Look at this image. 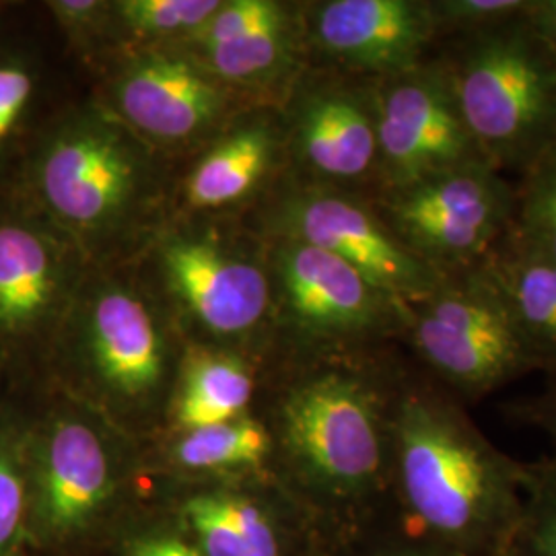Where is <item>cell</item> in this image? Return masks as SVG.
I'll return each instance as SVG.
<instances>
[{"mask_svg": "<svg viewBox=\"0 0 556 556\" xmlns=\"http://www.w3.org/2000/svg\"><path fill=\"white\" fill-rule=\"evenodd\" d=\"M381 349L301 357L277 406V450L328 555L396 521L392 410L404 363Z\"/></svg>", "mask_w": 556, "mask_h": 556, "instance_id": "cell-1", "label": "cell"}, {"mask_svg": "<svg viewBox=\"0 0 556 556\" xmlns=\"http://www.w3.org/2000/svg\"><path fill=\"white\" fill-rule=\"evenodd\" d=\"M523 462L501 452L468 408L404 363L392 410L397 526L466 556H507L523 511Z\"/></svg>", "mask_w": 556, "mask_h": 556, "instance_id": "cell-2", "label": "cell"}, {"mask_svg": "<svg viewBox=\"0 0 556 556\" xmlns=\"http://www.w3.org/2000/svg\"><path fill=\"white\" fill-rule=\"evenodd\" d=\"M147 142L112 110L83 108L56 124L29 165L41 217L87 252L116 248L149 215L157 176Z\"/></svg>", "mask_w": 556, "mask_h": 556, "instance_id": "cell-3", "label": "cell"}, {"mask_svg": "<svg viewBox=\"0 0 556 556\" xmlns=\"http://www.w3.org/2000/svg\"><path fill=\"white\" fill-rule=\"evenodd\" d=\"M435 54L482 157L497 172L521 176L555 144L556 56L530 25L528 11L439 41Z\"/></svg>", "mask_w": 556, "mask_h": 556, "instance_id": "cell-4", "label": "cell"}, {"mask_svg": "<svg viewBox=\"0 0 556 556\" xmlns=\"http://www.w3.org/2000/svg\"><path fill=\"white\" fill-rule=\"evenodd\" d=\"M415 365L466 408L530 374H542L491 270L482 264L439 278L408 303L400 338Z\"/></svg>", "mask_w": 556, "mask_h": 556, "instance_id": "cell-5", "label": "cell"}, {"mask_svg": "<svg viewBox=\"0 0 556 556\" xmlns=\"http://www.w3.org/2000/svg\"><path fill=\"white\" fill-rule=\"evenodd\" d=\"M83 383L118 417H142L165 394L172 369L167 324L140 289L116 278L80 282L62 321Z\"/></svg>", "mask_w": 556, "mask_h": 556, "instance_id": "cell-6", "label": "cell"}, {"mask_svg": "<svg viewBox=\"0 0 556 556\" xmlns=\"http://www.w3.org/2000/svg\"><path fill=\"white\" fill-rule=\"evenodd\" d=\"M270 273L275 309L299 357L381 349L406 330V301L314 245L278 238Z\"/></svg>", "mask_w": 556, "mask_h": 556, "instance_id": "cell-7", "label": "cell"}, {"mask_svg": "<svg viewBox=\"0 0 556 556\" xmlns=\"http://www.w3.org/2000/svg\"><path fill=\"white\" fill-rule=\"evenodd\" d=\"M381 217L439 277L472 268L507 238L516 184L489 163L443 172L376 197Z\"/></svg>", "mask_w": 556, "mask_h": 556, "instance_id": "cell-8", "label": "cell"}, {"mask_svg": "<svg viewBox=\"0 0 556 556\" xmlns=\"http://www.w3.org/2000/svg\"><path fill=\"white\" fill-rule=\"evenodd\" d=\"M378 80L309 66L289 96L285 126L295 179L376 199L379 179Z\"/></svg>", "mask_w": 556, "mask_h": 556, "instance_id": "cell-9", "label": "cell"}, {"mask_svg": "<svg viewBox=\"0 0 556 556\" xmlns=\"http://www.w3.org/2000/svg\"><path fill=\"white\" fill-rule=\"evenodd\" d=\"M273 220L277 238L337 256L406 303L427 298L441 278L397 238L371 197L293 179Z\"/></svg>", "mask_w": 556, "mask_h": 556, "instance_id": "cell-10", "label": "cell"}, {"mask_svg": "<svg viewBox=\"0 0 556 556\" xmlns=\"http://www.w3.org/2000/svg\"><path fill=\"white\" fill-rule=\"evenodd\" d=\"M122 484L118 447L108 429L77 410L50 418L29 445V519L46 544H66L91 532Z\"/></svg>", "mask_w": 556, "mask_h": 556, "instance_id": "cell-11", "label": "cell"}, {"mask_svg": "<svg viewBox=\"0 0 556 556\" xmlns=\"http://www.w3.org/2000/svg\"><path fill=\"white\" fill-rule=\"evenodd\" d=\"M379 194L482 157L438 54L376 83ZM491 165V163H489Z\"/></svg>", "mask_w": 556, "mask_h": 556, "instance_id": "cell-12", "label": "cell"}, {"mask_svg": "<svg viewBox=\"0 0 556 556\" xmlns=\"http://www.w3.org/2000/svg\"><path fill=\"white\" fill-rule=\"evenodd\" d=\"M160 273L179 309L211 337H248L273 314L270 266L215 233H169Z\"/></svg>", "mask_w": 556, "mask_h": 556, "instance_id": "cell-13", "label": "cell"}, {"mask_svg": "<svg viewBox=\"0 0 556 556\" xmlns=\"http://www.w3.org/2000/svg\"><path fill=\"white\" fill-rule=\"evenodd\" d=\"M303 13L309 62L358 79L406 73L438 48L429 0H321Z\"/></svg>", "mask_w": 556, "mask_h": 556, "instance_id": "cell-14", "label": "cell"}, {"mask_svg": "<svg viewBox=\"0 0 556 556\" xmlns=\"http://www.w3.org/2000/svg\"><path fill=\"white\" fill-rule=\"evenodd\" d=\"M227 85L186 52L147 50L128 60L112 87V110L140 139L186 144L211 132L229 110Z\"/></svg>", "mask_w": 556, "mask_h": 556, "instance_id": "cell-15", "label": "cell"}, {"mask_svg": "<svg viewBox=\"0 0 556 556\" xmlns=\"http://www.w3.org/2000/svg\"><path fill=\"white\" fill-rule=\"evenodd\" d=\"M73 248L48 220L0 215V344L21 346L62 326L80 287Z\"/></svg>", "mask_w": 556, "mask_h": 556, "instance_id": "cell-16", "label": "cell"}, {"mask_svg": "<svg viewBox=\"0 0 556 556\" xmlns=\"http://www.w3.org/2000/svg\"><path fill=\"white\" fill-rule=\"evenodd\" d=\"M179 532L202 556H289L291 530L277 511L238 489H204L179 503Z\"/></svg>", "mask_w": 556, "mask_h": 556, "instance_id": "cell-17", "label": "cell"}, {"mask_svg": "<svg viewBox=\"0 0 556 556\" xmlns=\"http://www.w3.org/2000/svg\"><path fill=\"white\" fill-rule=\"evenodd\" d=\"M287 151L285 128L260 118L220 137L186 179V200L192 208L217 211L248 199L270 178Z\"/></svg>", "mask_w": 556, "mask_h": 556, "instance_id": "cell-18", "label": "cell"}, {"mask_svg": "<svg viewBox=\"0 0 556 556\" xmlns=\"http://www.w3.org/2000/svg\"><path fill=\"white\" fill-rule=\"evenodd\" d=\"M491 270L542 374L556 371V264L519 248L509 233L489 256Z\"/></svg>", "mask_w": 556, "mask_h": 556, "instance_id": "cell-19", "label": "cell"}, {"mask_svg": "<svg viewBox=\"0 0 556 556\" xmlns=\"http://www.w3.org/2000/svg\"><path fill=\"white\" fill-rule=\"evenodd\" d=\"M254 376L245 361L225 351H199L184 363L174 417L179 431H192L245 417Z\"/></svg>", "mask_w": 556, "mask_h": 556, "instance_id": "cell-20", "label": "cell"}, {"mask_svg": "<svg viewBox=\"0 0 556 556\" xmlns=\"http://www.w3.org/2000/svg\"><path fill=\"white\" fill-rule=\"evenodd\" d=\"M275 450V433L264 422L245 415L181 431L169 456L188 475H227L264 466Z\"/></svg>", "mask_w": 556, "mask_h": 556, "instance_id": "cell-21", "label": "cell"}, {"mask_svg": "<svg viewBox=\"0 0 556 556\" xmlns=\"http://www.w3.org/2000/svg\"><path fill=\"white\" fill-rule=\"evenodd\" d=\"M509 238L556 264V142L519 176Z\"/></svg>", "mask_w": 556, "mask_h": 556, "instance_id": "cell-22", "label": "cell"}, {"mask_svg": "<svg viewBox=\"0 0 556 556\" xmlns=\"http://www.w3.org/2000/svg\"><path fill=\"white\" fill-rule=\"evenodd\" d=\"M523 511L507 556H556V459L523 462Z\"/></svg>", "mask_w": 556, "mask_h": 556, "instance_id": "cell-23", "label": "cell"}, {"mask_svg": "<svg viewBox=\"0 0 556 556\" xmlns=\"http://www.w3.org/2000/svg\"><path fill=\"white\" fill-rule=\"evenodd\" d=\"M220 7V0H124L112 4L119 25L139 38L186 40Z\"/></svg>", "mask_w": 556, "mask_h": 556, "instance_id": "cell-24", "label": "cell"}, {"mask_svg": "<svg viewBox=\"0 0 556 556\" xmlns=\"http://www.w3.org/2000/svg\"><path fill=\"white\" fill-rule=\"evenodd\" d=\"M29 519V445L0 431V556L20 542Z\"/></svg>", "mask_w": 556, "mask_h": 556, "instance_id": "cell-25", "label": "cell"}, {"mask_svg": "<svg viewBox=\"0 0 556 556\" xmlns=\"http://www.w3.org/2000/svg\"><path fill=\"white\" fill-rule=\"evenodd\" d=\"M40 93V73L23 54H0V160L9 155L34 114Z\"/></svg>", "mask_w": 556, "mask_h": 556, "instance_id": "cell-26", "label": "cell"}, {"mask_svg": "<svg viewBox=\"0 0 556 556\" xmlns=\"http://www.w3.org/2000/svg\"><path fill=\"white\" fill-rule=\"evenodd\" d=\"M298 7L275 0H231L220 2L219 9L200 25L199 29L181 40L186 52L202 50L215 43L236 40L287 20Z\"/></svg>", "mask_w": 556, "mask_h": 556, "instance_id": "cell-27", "label": "cell"}, {"mask_svg": "<svg viewBox=\"0 0 556 556\" xmlns=\"http://www.w3.org/2000/svg\"><path fill=\"white\" fill-rule=\"evenodd\" d=\"M439 41L462 38L530 9V0H429Z\"/></svg>", "mask_w": 556, "mask_h": 556, "instance_id": "cell-28", "label": "cell"}, {"mask_svg": "<svg viewBox=\"0 0 556 556\" xmlns=\"http://www.w3.org/2000/svg\"><path fill=\"white\" fill-rule=\"evenodd\" d=\"M332 556H466L429 538L404 530L397 521L340 548Z\"/></svg>", "mask_w": 556, "mask_h": 556, "instance_id": "cell-29", "label": "cell"}, {"mask_svg": "<svg viewBox=\"0 0 556 556\" xmlns=\"http://www.w3.org/2000/svg\"><path fill=\"white\" fill-rule=\"evenodd\" d=\"M122 556H202L176 528L149 526L124 540Z\"/></svg>", "mask_w": 556, "mask_h": 556, "instance_id": "cell-30", "label": "cell"}, {"mask_svg": "<svg viewBox=\"0 0 556 556\" xmlns=\"http://www.w3.org/2000/svg\"><path fill=\"white\" fill-rule=\"evenodd\" d=\"M511 417L516 418L519 425L538 429L551 441L556 459V371L548 376L544 390L536 396L517 400L511 406Z\"/></svg>", "mask_w": 556, "mask_h": 556, "instance_id": "cell-31", "label": "cell"}, {"mask_svg": "<svg viewBox=\"0 0 556 556\" xmlns=\"http://www.w3.org/2000/svg\"><path fill=\"white\" fill-rule=\"evenodd\" d=\"M48 7L60 25L73 38L89 34L91 27L100 23L101 15L112 9V4L98 2V0H59V2H48Z\"/></svg>", "mask_w": 556, "mask_h": 556, "instance_id": "cell-32", "label": "cell"}, {"mask_svg": "<svg viewBox=\"0 0 556 556\" xmlns=\"http://www.w3.org/2000/svg\"><path fill=\"white\" fill-rule=\"evenodd\" d=\"M528 21L556 56V0H532Z\"/></svg>", "mask_w": 556, "mask_h": 556, "instance_id": "cell-33", "label": "cell"}]
</instances>
